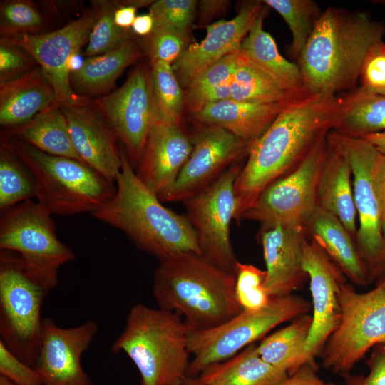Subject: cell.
Segmentation results:
<instances>
[{
  "label": "cell",
  "mask_w": 385,
  "mask_h": 385,
  "mask_svg": "<svg viewBox=\"0 0 385 385\" xmlns=\"http://www.w3.org/2000/svg\"><path fill=\"white\" fill-rule=\"evenodd\" d=\"M341 108L340 95L307 91L286 104L253 140L237 176L234 185L237 222L267 187L294 170L319 140L334 130Z\"/></svg>",
  "instance_id": "6da1fadb"
},
{
  "label": "cell",
  "mask_w": 385,
  "mask_h": 385,
  "mask_svg": "<svg viewBox=\"0 0 385 385\" xmlns=\"http://www.w3.org/2000/svg\"><path fill=\"white\" fill-rule=\"evenodd\" d=\"M384 35V22L366 12L326 9L298 58L304 88L338 96L357 88L367 56Z\"/></svg>",
  "instance_id": "7a4b0ae2"
},
{
  "label": "cell",
  "mask_w": 385,
  "mask_h": 385,
  "mask_svg": "<svg viewBox=\"0 0 385 385\" xmlns=\"http://www.w3.org/2000/svg\"><path fill=\"white\" fill-rule=\"evenodd\" d=\"M119 152L122 165L115 194L92 215L122 231L160 262L183 253L202 256L188 217L165 207L138 178L125 153Z\"/></svg>",
  "instance_id": "3957f363"
},
{
  "label": "cell",
  "mask_w": 385,
  "mask_h": 385,
  "mask_svg": "<svg viewBox=\"0 0 385 385\" xmlns=\"http://www.w3.org/2000/svg\"><path fill=\"white\" fill-rule=\"evenodd\" d=\"M235 275L192 253L160 264L152 294L161 309L179 314L189 330L215 327L239 314Z\"/></svg>",
  "instance_id": "277c9868"
},
{
  "label": "cell",
  "mask_w": 385,
  "mask_h": 385,
  "mask_svg": "<svg viewBox=\"0 0 385 385\" xmlns=\"http://www.w3.org/2000/svg\"><path fill=\"white\" fill-rule=\"evenodd\" d=\"M189 329L178 313L138 304L111 346L137 367L141 385H184L190 364Z\"/></svg>",
  "instance_id": "5b68a950"
},
{
  "label": "cell",
  "mask_w": 385,
  "mask_h": 385,
  "mask_svg": "<svg viewBox=\"0 0 385 385\" xmlns=\"http://www.w3.org/2000/svg\"><path fill=\"white\" fill-rule=\"evenodd\" d=\"M1 145L29 170L37 202L51 215L92 214L115 194L114 183L81 160L44 153L4 133Z\"/></svg>",
  "instance_id": "8992f818"
},
{
  "label": "cell",
  "mask_w": 385,
  "mask_h": 385,
  "mask_svg": "<svg viewBox=\"0 0 385 385\" xmlns=\"http://www.w3.org/2000/svg\"><path fill=\"white\" fill-rule=\"evenodd\" d=\"M53 289L16 253L0 251V336L7 349L34 368L41 344V309Z\"/></svg>",
  "instance_id": "52a82bcc"
},
{
  "label": "cell",
  "mask_w": 385,
  "mask_h": 385,
  "mask_svg": "<svg viewBox=\"0 0 385 385\" xmlns=\"http://www.w3.org/2000/svg\"><path fill=\"white\" fill-rule=\"evenodd\" d=\"M312 308L303 297L292 294L272 298L267 306L257 310L242 309L215 327L190 330L188 349L193 359L188 377H195L209 366L230 359L277 325L308 314Z\"/></svg>",
  "instance_id": "ba28073f"
},
{
  "label": "cell",
  "mask_w": 385,
  "mask_h": 385,
  "mask_svg": "<svg viewBox=\"0 0 385 385\" xmlns=\"http://www.w3.org/2000/svg\"><path fill=\"white\" fill-rule=\"evenodd\" d=\"M341 318L322 351L324 368L349 373L377 344H385V278L369 292L358 293L344 282L339 291Z\"/></svg>",
  "instance_id": "9c48e42d"
},
{
  "label": "cell",
  "mask_w": 385,
  "mask_h": 385,
  "mask_svg": "<svg viewBox=\"0 0 385 385\" xmlns=\"http://www.w3.org/2000/svg\"><path fill=\"white\" fill-rule=\"evenodd\" d=\"M51 215L32 200L2 212L0 248L19 255L33 274L54 289L58 269L73 261L75 254L58 238Z\"/></svg>",
  "instance_id": "30bf717a"
},
{
  "label": "cell",
  "mask_w": 385,
  "mask_h": 385,
  "mask_svg": "<svg viewBox=\"0 0 385 385\" xmlns=\"http://www.w3.org/2000/svg\"><path fill=\"white\" fill-rule=\"evenodd\" d=\"M327 137L294 170L267 187L242 220L257 221L262 227L279 225L307 231L318 207L317 188L327 153Z\"/></svg>",
  "instance_id": "8fae6325"
},
{
  "label": "cell",
  "mask_w": 385,
  "mask_h": 385,
  "mask_svg": "<svg viewBox=\"0 0 385 385\" xmlns=\"http://www.w3.org/2000/svg\"><path fill=\"white\" fill-rule=\"evenodd\" d=\"M328 138L346 154L352 171V185L359 229L356 242L369 270L371 282L385 278V240L381 232L382 209L374 183L379 152L363 138L330 131Z\"/></svg>",
  "instance_id": "7c38bea8"
},
{
  "label": "cell",
  "mask_w": 385,
  "mask_h": 385,
  "mask_svg": "<svg viewBox=\"0 0 385 385\" xmlns=\"http://www.w3.org/2000/svg\"><path fill=\"white\" fill-rule=\"evenodd\" d=\"M241 168L232 165L207 188L183 202L202 256L235 275L239 261L230 240V223L236 211L234 185Z\"/></svg>",
  "instance_id": "4fadbf2b"
},
{
  "label": "cell",
  "mask_w": 385,
  "mask_h": 385,
  "mask_svg": "<svg viewBox=\"0 0 385 385\" xmlns=\"http://www.w3.org/2000/svg\"><path fill=\"white\" fill-rule=\"evenodd\" d=\"M92 100L123 145L132 167H137L155 121L150 70L138 65L120 87Z\"/></svg>",
  "instance_id": "5bb4252c"
},
{
  "label": "cell",
  "mask_w": 385,
  "mask_h": 385,
  "mask_svg": "<svg viewBox=\"0 0 385 385\" xmlns=\"http://www.w3.org/2000/svg\"><path fill=\"white\" fill-rule=\"evenodd\" d=\"M97 16L92 7L63 27L37 35L21 34L4 37L29 53L51 83L59 106L81 103L87 99L73 89L68 62L88 42Z\"/></svg>",
  "instance_id": "9a60e30c"
},
{
  "label": "cell",
  "mask_w": 385,
  "mask_h": 385,
  "mask_svg": "<svg viewBox=\"0 0 385 385\" xmlns=\"http://www.w3.org/2000/svg\"><path fill=\"white\" fill-rule=\"evenodd\" d=\"M252 142L220 127L207 125L196 137L191 153L175 182L159 200L162 202H183L203 190L247 154Z\"/></svg>",
  "instance_id": "2e32d148"
},
{
  "label": "cell",
  "mask_w": 385,
  "mask_h": 385,
  "mask_svg": "<svg viewBox=\"0 0 385 385\" xmlns=\"http://www.w3.org/2000/svg\"><path fill=\"white\" fill-rule=\"evenodd\" d=\"M303 267L309 279L313 307L304 360L306 364H316L315 357L340 322L339 291L346 277L319 242L307 235L303 241Z\"/></svg>",
  "instance_id": "e0dca14e"
},
{
  "label": "cell",
  "mask_w": 385,
  "mask_h": 385,
  "mask_svg": "<svg viewBox=\"0 0 385 385\" xmlns=\"http://www.w3.org/2000/svg\"><path fill=\"white\" fill-rule=\"evenodd\" d=\"M98 330V326L93 320L63 328L51 319L44 318L34 366L43 385H93L81 366V359Z\"/></svg>",
  "instance_id": "ac0fdd59"
},
{
  "label": "cell",
  "mask_w": 385,
  "mask_h": 385,
  "mask_svg": "<svg viewBox=\"0 0 385 385\" xmlns=\"http://www.w3.org/2000/svg\"><path fill=\"white\" fill-rule=\"evenodd\" d=\"M60 108L81 159L110 181L115 182L122 165L118 139L93 100Z\"/></svg>",
  "instance_id": "d6986e66"
},
{
  "label": "cell",
  "mask_w": 385,
  "mask_h": 385,
  "mask_svg": "<svg viewBox=\"0 0 385 385\" xmlns=\"http://www.w3.org/2000/svg\"><path fill=\"white\" fill-rule=\"evenodd\" d=\"M262 7V1H251L233 19L207 26L203 41L187 48L173 66L180 83L187 86L205 70L238 51Z\"/></svg>",
  "instance_id": "ffe728a7"
},
{
  "label": "cell",
  "mask_w": 385,
  "mask_h": 385,
  "mask_svg": "<svg viewBox=\"0 0 385 385\" xmlns=\"http://www.w3.org/2000/svg\"><path fill=\"white\" fill-rule=\"evenodd\" d=\"M307 231L279 225L261 227L259 233L266 265L265 288L271 298L299 289L308 277L303 267Z\"/></svg>",
  "instance_id": "44dd1931"
},
{
  "label": "cell",
  "mask_w": 385,
  "mask_h": 385,
  "mask_svg": "<svg viewBox=\"0 0 385 385\" xmlns=\"http://www.w3.org/2000/svg\"><path fill=\"white\" fill-rule=\"evenodd\" d=\"M192 147L180 125L154 122L136 167L138 178L158 197L173 184Z\"/></svg>",
  "instance_id": "7402d4cb"
},
{
  "label": "cell",
  "mask_w": 385,
  "mask_h": 385,
  "mask_svg": "<svg viewBox=\"0 0 385 385\" xmlns=\"http://www.w3.org/2000/svg\"><path fill=\"white\" fill-rule=\"evenodd\" d=\"M54 89L38 66L21 76L0 83V124L11 129L56 104Z\"/></svg>",
  "instance_id": "603a6c76"
},
{
  "label": "cell",
  "mask_w": 385,
  "mask_h": 385,
  "mask_svg": "<svg viewBox=\"0 0 385 385\" xmlns=\"http://www.w3.org/2000/svg\"><path fill=\"white\" fill-rule=\"evenodd\" d=\"M327 153L317 188V205L337 217L356 240V210L350 163L341 148L327 137Z\"/></svg>",
  "instance_id": "cb8c5ba5"
},
{
  "label": "cell",
  "mask_w": 385,
  "mask_h": 385,
  "mask_svg": "<svg viewBox=\"0 0 385 385\" xmlns=\"http://www.w3.org/2000/svg\"><path fill=\"white\" fill-rule=\"evenodd\" d=\"M291 99L253 103L230 98L206 106L193 113V117L201 123L220 127L240 138L252 141L265 132Z\"/></svg>",
  "instance_id": "d4e9b609"
},
{
  "label": "cell",
  "mask_w": 385,
  "mask_h": 385,
  "mask_svg": "<svg viewBox=\"0 0 385 385\" xmlns=\"http://www.w3.org/2000/svg\"><path fill=\"white\" fill-rule=\"evenodd\" d=\"M307 233L319 242L352 283L361 287L371 283L369 270L355 239L337 217L318 206Z\"/></svg>",
  "instance_id": "484cf974"
},
{
  "label": "cell",
  "mask_w": 385,
  "mask_h": 385,
  "mask_svg": "<svg viewBox=\"0 0 385 385\" xmlns=\"http://www.w3.org/2000/svg\"><path fill=\"white\" fill-rule=\"evenodd\" d=\"M267 8L262 7L239 51L271 77L283 90L299 95L307 90L297 64L284 58L273 37L263 29Z\"/></svg>",
  "instance_id": "4316f807"
},
{
  "label": "cell",
  "mask_w": 385,
  "mask_h": 385,
  "mask_svg": "<svg viewBox=\"0 0 385 385\" xmlns=\"http://www.w3.org/2000/svg\"><path fill=\"white\" fill-rule=\"evenodd\" d=\"M141 57L137 43L126 40L110 52L85 58L82 68L71 73V84L79 96L91 98L107 95L123 71Z\"/></svg>",
  "instance_id": "83f0119b"
},
{
  "label": "cell",
  "mask_w": 385,
  "mask_h": 385,
  "mask_svg": "<svg viewBox=\"0 0 385 385\" xmlns=\"http://www.w3.org/2000/svg\"><path fill=\"white\" fill-rule=\"evenodd\" d=\"M252 343L230 359L207 367L199 379L206 385H280L289 375L265 361Z\"/></svg>",
  "instance_id": "f1b7e54d"
},
{
  "label": "cell",
  "mask_w": 385,
  "mask_h": 385,
  "mask_svg": "<svg viewBox=\"0 0 385 385\" xmlns=\"http://www.w3.org/2000/svg\"><path fill=\"white\" fill-rule=\"evenodd\" d=\"M4 133L44 153L83 162L73 146L67 120L58 105L51 106L27 123Z\"/></svg>",
  "instance_id": "f546056e"
},
{
  "label": "cell",
  "mask_w": 385,
  "mask_h": 385,
  "mask_svg": "<svg viewBox=\"0 0 385 385\" xmlns=\"http://www.w3.org/2000/svg\"><path fill=\"white\" fill-rule=\"evenodd\" d=\"M341 114L334 128L351 138L385 132V95L361 86L341 94Z\"/></svg>",
  "instance_id": "4dcf8cb0"
},
{
  "label": "cell",
  "mask_w": 385,
  "mask_h": 385,
  "mask_svg": "<svg viewBox=\"0 0 385 385\" xmlns=\"http://www.w3.org/2000/svg\"><path fill=\"white\" fill-rule=\"evenodd\" d=\"M312 323V316L304 314L290 324L265 337L257 346L260 356L275 368L294 374L306 364L304 348Z\"/></svg>",
  "instance_id": "1f68e13d"
},
{
  "label": "cell",
  "mask_w": 385,
  "mask_h": 385,
  "mask_svg": "<svg viewBox=\"0 0 385 385\" xmlns=\"http://www.w3.org/2000/svg\"><path fill=\"white\" fill-rule=\"evenodd\" d=\"M238 51L225 56L205 70L186 86L185 103L192 113L211 103L230 98V84Z\"/></svg>",
  "instance_id": "d6a6232c"
},
{
  "label": "cell",
  "mask_w": 385,
  "mask_h": 385,
  "mask_svg": "<svg viewBox=\"0 0 385 385\" xmlns=\"http://www.w3.org/2000/svg\"><path fill=\"white\" fill-rule=\"evenodd\" d=\"M296 96L283 90L271 77L238 51L230 84L231 99L253 103H277L288 101Z\"/></svg>",
  "instance_id": "836d02e7"
},
{
  "label": "cell",
  "mask_w": 385,
  "mask_h": 385,
  "mask_svg": "<svg viewBox=\"0 0 385 385\" xmlns=\"http://www.w3.org/2000/svg\"><path fill=\"white\" fill-rule=\"evenodd\" d=\"M54 19L43 5L41 7L33 1L3 0L0 3L1 37L51 31Z\"/></svg>",
  "instance_id": "e575fe53"
},
{
  "label": "cell",
  "mask_w": 385,
  "mask_h": 385,
  "mask_svg": "<svg viewBox=\"0 0 385 385\" xmlns=\"http://www.w3.org/2000/svg\"><path fill=\"white\" fill-rule=\"evenodd\" d=\"M150 70L154 122L179 125L185 100L173 66L156 61L150 63Z\"/></svg>",
  "instance_id": "d590c367"
},
{
  "label": "cell",
  "mask_w": 385,
  "mask_h": 385,
  "mask_svg": "<svg viewBox=\"0 0 385 385\" xmlns=\"http://www.w3.org/2000/svg\"><path fill=\"white\" fill-rule=\"evenodd\" d=\"M262 2L274 9L287 23L292 36L290 55L298 61L323 11L317 3L312 0H265Z\"/></svg>",
  "instance_id": "8d00e7d4"
},
{
  "label": "cell",
  "mask_w": 385,
  "mask_h": 385,
  "mask_svg": "<svg viewBox=\"0 0 385 385\" xmlns=\"http://www.w3.org/2000/svg\"><path fill=\"white\" fill-rule=\"evenodd\" d=\"M34 179L21 160L6 147L0 146L1 213L36 197Z\"/></svg>",
  "instance_id": "74e56055"
},
{
  "label": "cell",
  "mask_w": 385,
  "mask_h": 385,
  "mask_svg": "<svg viewBox=\"0 0 385 385\" xmlns=\"http://www.w3.org/2000/svg\"><path fill=\"white\" fill-rule=\"evenodd\" d=\"M97 16L90 33L83 56H99L120 47L130 38L129 31L122 29L114 21V14L118 1L110 0L93 1Z\"/></svg>",
  "instance_id": "f35d334b"
},
{
  "label": "cell",
  "mask_w": 385,
  "mask_h": 385,
  "mask_svg": "<svg viewBox=\"0 0 385 385\" xmlns=\"http://www.w3.org/2000/svg\"><path fill=\"white\" fill-rule=\"evenodd\" d=\"M235 278L236 298L242 309L257 310L270 303L272 298L265 285V270L238 262Z\"/></svg>",
  "instance_id": "ab89813d"
},
{
  "label": "cell",
  "mask_w": 385,
  "mask_h": 385,
  "mask_svg": "<svg viewBox=\"0 0 385 385\" xmlns=\"http://www.w3.org/2000/svg\"><path fill=\"white\" fill-rule=\"evenodd\" d=\"M197 4L194 0L154 1L149 9L154 29L166 27L186 33L193 20Z\"/></svg>",
  "instance_id": "60d3db41"
},
{
  "label": "cell",
  "mask_w": 385,
  "mask_h": 385,
  "mask_svg": "<svg viewBox=\"0 0 385 385\" xmlns=\"http://www.w3.org/2000/svg\"><path fill=\"white\" fill-rule=\"evenodd\" d=\"M186 33L171 28L153 29L148 36V53L150 63H175L186 50Z\"/></svg>",
  "instance_id": "b9f144b4"
},
{
  "label": "cell",
  "mask_w": 385,
  "mask_h": 385,
  "mask_svg": "<svg viewBox=\"0 0 385 385\" xmlns=\"http://www.w3.org/2000/svg\"><path fill=\"white\" fill-rule=\"evenodd\" d=\"M37 62L22 48L0 38V83L17 78L36 66Z\"/></svg>",
  "instance_id": "7bdbcfd3"
},
{
  "label": "cell",
  "mask_w": 385,
  "mask_h": 385,
  "mask_svg": "<svg viewBox=\"0 0 385 385\" xmlns=\"http://www.w3.org/2000/svg\"><path fill=\"white\" fill-rule=\"evenodd\" d=\"M359 86L375 93L385 95V42L383 41L369 52L363 65Z\"/></svg>",
  "instance_id": "ee69618b"
},
{
  "label": "cell",
  "mask_w": 385,
  "mask_h": 385,
  "mask_svg": "<svg viewBox=\"0 0 385 385\" xmlns=\"http://www.w3.org/2000/svg\"><path fill=\"white\" fill-rule=\"evenodd\" d=\"M0 375L17 385H43L34 368L12 354L0 341Z\"/></svg>",
  "instance_id": "f6af8a7d"
},
{
  "label": "cell",
  "mask_w": 385,
  "mask_h": 385,
  "mask_svg": "<svg viewBox=\"0 0 385 385\" xmlns=\"http://www.w3.org/2000/svg\"><path fill=\"white\" fill-rule=\"evenodd\" d=\"M369 373L366 376L352 375L349 373L341 374L344 385H385V344H380L373 347L366 361Z\"/></svg>",
  "instance_id": "bcb514c9"
},
{
  "label": "cell",
  "mask_w": 385,
  "mask_h": 385,
  "mask_svg": "<svg viewBox=\"0 0 385 385\" xmlns=\"http://www.w3.org/2000/svg\"><path fill=\"white\" fill-rule=\"evenodd\" d=\"M154 1H118V7L114 14V21L116 26L122 29L129 31L132 27L136 16V10L140 6L152 4Z\"/></svg>",
  "instance_id": "7dc6e473"
},
{
  "label": "cell",
  "mask_w": 385,
  "mask_h": 385,
  "mask_svg": "<svg viewBox=\"0 0 385 385\" xmlns=\"http://www.w3.org/2000/svg\"><path fill=\"white\" fill-rule=\"evenodd\" d=\"M280 385H338L332 382H327L317 374L316 364H307Z\"/></svg>",
  "instance_id": "c3c4849f"
},
{
  "label": "cell",
  "mask_w": 385,
  "mask_h": 385,
  "mask_svg": "<svg viewBox=\"0 0 385 385\" xmlns=\"http://www.w3.org/2000/svg\"><path fill=\"white\" fill-rule=\"evenodd\" d=\"M374 183L384 213L385 212V154L380 152L374 170Z\"/></svg>",
  "instance_id": "681fc988"
},
{
  "label": "cell",
  "mask_w": 385,
  "mask_h": 385,
  "mask_svg": "<svg viewBox=\"0 0 385 385\" xmlns=\"http://www.w3.org/2000/svg\"><path fill=\"white\" fill-rule=\"evenodd\" d=\"M200 16L202 21L210 19L227 9V1H200Z\"/></svg>",
  "instance_id": "f907efd6"
},
{
  "label": "cell",
  "mask_w": 385,
  "mask_h": 385,
  "mask_svg": "<svg viewBox=\"0 0 385 385\" xmlns=\"http://www.w3.org/2000/svg\"><path fill=\"white\" fill-rule=\"evenodd\" d=\"M131 29L139 36H149L154 29V20L152 15L148 13L137 16Z\"/></svg>",
  "instance_id": "816d5d0a"
},
{
  "label": "cell",
  "mask_w": 385,
  "mask_h": 385,
  "mask_svg": "<svg viewBox=\"0 0 385 385\" xmlns=\"http://www.w3.org/2000/svg\"><path fill=\"white\" fill-rule=\"evenodd\" d=\"M360 138L366 140L381 153L385 154V132L367 135Z\"/></svg>",
  "instance_id": "f5cc1de1"
},
{
  "label": "cell",
  "mask_w": 385,
  "mask_h": 385,
  "mask_svg": "<svg viewBox=\"0 0 385 385\" xmlns=\"http://www.w3.org/2000/svg\"><path fill=\"white\" fill-rule=\"evenodd\" d=\"M84 61L85 59L81 52L74 53L68 62V69L70 76L71 73L79 71L83 66Z\"/></svg>",
  "instance_id": "db71d44e"
},
{
  "label": "cell",
  "mask_w": 385,
  "mask_h": 385,
  "mask_svg": "<svg viewBox=\"0 0 385 385\" xmlns=\"http://www.w3.org/2000/svg\"><path fill=\"white\" fill-rule=\"evenodd\" d=\"M184 385H206L199 377H188Z\"/></svg>",
  "instance_id": "11a10c76"
},
{
  "label": "cell",
  "mask_w": 385,
  "mask_h": 385,
  "mask_svg": "<svg viewBox=\"0 0 385 385\" xmlns=\"http://www.w3.org/2000/svg\"><path fill=\"white\" fill-rule=\"evenodd\" d=\"M0 385H17L5 376L0 375Z\"/></svg>",
  "instance_id": "9f6ffc18"
},
{
  "label": "cell",
  "mask_w": 385,
  "mask_h": 385,
  "mask_svg": "<svg viewBox=\"0 0 385 385\" xmlns=\"http://www.w3.org/2000/svg\"><path fill=\"white\" fill-rule=\"evenodd\" d=\"M381 232L385 240V212L382 215L381 219Z\"/></svg>",
  "instance_id": "6f0895ef"
},
{
  "label": "cell",
  "mask_w": 385,
  "mask_h": 385,
  "mask_svg": "<svg viewBox=\"0 0 385 385\" xmlns=\"http://www.w3.org/2000/svg\"><path fill=\"white\" fill-rule=\"evenodd\" d=\"M371 2H373L374 4H380V5L385 6V0H375V1H371Z\"/></svg>",
  "instance_id": "680465c9"
}]
</instances>
